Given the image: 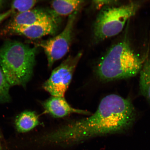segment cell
I'll use <instances>...</instances> for the list:
<instances>
[{"instance_id":"obj_10","label":"cell","mask_w":150,"mask_h":150,"mask_svg":"<svg viewBox=\"0 0 150 150\" xmlns=\"http://www.w3.org/2000/svg\"><path fill=\"white\" fill-rule=\"evenodd\" d=\"M83 1L76 0H58L51 3L52 11L56 16H67L78 11L84 3Z\"/></svg>"},{"instance_id":"obj_1","label":"cell","mask_w":150,"mask_h":150,"mask_svg":"<svg viewBox=\"0 0 150 150\" xmlns=\"http://www.w3.org/2000/svg\"><path fill=\"white\" fill-rule=\"evenodd\" d=\"M136 111L130 99L110 94L101 100L89 117L66 125L65 135L76 145L91 139L124 132L132 126Z\"/></svg>"},{"instance_id":"obj_2","label":"cell","mask_w":150,"mask_h":150,"mask_svg":"<svg viewBox=\"0 0 150 150\" xmlns=\"http://www.w3.org/2000/svg\"><path fill=\"white\" fill-rule=\"evenodd\" d=\"M37 47L7 40L0 46V67L10 86L25 87L33 76Z\"/></svg>"},{"instance_id":"obj_7","label":"cell","mask_w":150,"mask_h":150,"mask_svg":"<svg viewBox=\"0 0 150 150\" xmlns=\"http://www.w3.org/2000/svg\"><path fill=\"white\" fill-rule=\"evenodd\" d=\"M58 16L52 11L42 9H32L27 12L13 15L1 31L2 35H8L15 29L26 27L43 21Z\"/></svg>"},{"instance_id":"obj_9","label":"cell","mask_w":150,"mask_h":150,"mask_svg":"<svg viewBox=\"0 0 150 150\" xmlns=\"http://www.w3.org/2000/svg\"><path fill=\"white\" fill-rule=\"evenodd\" d=\"M43 106L46 112L56 118L62 117L71 113L90 115V112L73 108L64 97L52 96L45 101Z\"/></svg>"},{"instance_id":"obj_12","label":"cell","mask_w":150,"mask_h":150,"mask_svg":"<svg viewBox=\"0 0 150 150\" xmlns=\"http://www.w3.org/2000/svg\"><path fill=\"white\" fill-rule=\"evenodd\" d=\"M140 74V93L150 103V59L143 64Z\"/></svg>"},{"instance_id":"obj_17","label":"cell","mask_w":150,"mask_h":150,"mask_svg":"<svg viewBox=\"0 0 150 150\" xmlns=\"http://www.w3.org/2000/svg\"><path fill=\"white\" fill-rule=\"evenodd\" d=\"M4 2V1H0V7H1L3 4Z\"/></svg>"},{"instance_id":"obj_11","label":"cell","mask_w":150,"mask_h":150,"mask_svg":"<svg viewBox=\"0 0 150 150\" xmlns=\"http://www.w3.org/2000/svg\"><path fill=\"white\" fill-rule=\"evenodd\" d=\"M38 117L34 112H24L20 114L16 120V125L19 132H28L39 124Z\"/></svg>"},{"instance_id":"obj_13","label":"cell","mask_w":150,"mask_h":150,"mask_svg":"<svg viewBox=\"0 0 150 150\" xmlns=\"http://www.w3.org/2000/svg\"><path fill=\"white\" fill-rule=\"evenodd\" d=\"M38 1L35 0L15 1L11 4L12 14L16 15L31 10Z\"/></svg>"},{"instance_id":"obj_14","label":"cell","mask_w":150,"mask_h":150,"mask_svg":"<svg viewBox=\"0 0 150 150\" xmlns=\"http://www.w3.org/2000/svg\"><path fill=\"white\" fill-rule=\"evenodd\" d=\"M10 86L0 67V103L8 102L11 100L9 94Z\"/></svg>"},{"instance_id":"obj_4","label":"cell","mask_w":150,"mask_h":150,"mask_svg":"<svg viewBox=\"0 0 150 150\" xmlns=\"http://www.w3.org/2000/svg\"><path fill=\"white\" fill-rule=\"evenodd\" d=\"M139 6L138 3L131 2L121 6L103 8L94 27L95 40L99 42L119 34L127 21L136 14Z\"/></svg>"},{"instance_id":"obj_5","label":"cell","mask_w":150,"mask_h":150,"mask_svg":"<svg viewBox=\"0 0 150 150\" xmlns=\"http://www.w3.org/2000/svg\"><path fill=\"white\" fill-rule=\"evenodd\" d=\"M77 14V11L69 16L64 29L59 35L35 44L37 47H40L44 50L50 68H51L55 62L63 58L69 51L72 41Z\"/></svg>"},{"instance_id":"obj_15","label":"cell","mask_w":150,"mask_h":150,"mask_svg":"<svg viewBox=\"0 0 150 150\" xmlns=\"http://www.w3.org/2000/svg\"><path fill=\"white\" fill-rule=\"evenodd\" d=\"M115 1H93V4L96 8L99 9L103 6L114 3Z\"/></svg>"},{"instance_id":"obj_6","label":"cell","mask_w":150,"mask_h":150,"mask_svg":"<svg viewBox=\"0 0 150 150\" xmlns=\"http://www.w3.org/2000/svg\"><path fill=\"white\" fill-rule=\"evenodd\" d=\"M82 56L81 52H79L76 56H69L54 69L50 78L43 85L44 89L52 96L64 97Z\"/></svg>"},{"instance_id":"obj_8","label":"cell","mask_w":150,"mask_h":150,"mask_svg":"<svg viewBox=\"0 0 150 150\" xmlns=\"http://www.w3.org/2000/svg\"><path fill=\"white\" fill-rule=\"evenodd\" d=\"M59 19L56 16L32 25L15 29L10 32L8 35H22L34 40L46 35L55 34L59 28Z\"/></svg>"},{"instance_id":"obj_3","label":"cell","mask_w":150,"mask_h":150,"mask_svg":"<svg viewBox=\"0 0 150 150\" xmlns=\"http://www.w3.org/2000/svg\"><path fill=\"white\" fill-rule=\"evenodd\" d=\"M142 60L126 41L112 46L97 65L99 78L105 82L126 79L140 73L143 67Z\"/></svg>"},{"instance_id":"obj_16","label":"cell","mask_w":150,"mask_h":150,"mask_svg":"<svg viewBox=\"0 0 150 150\" xmlns=\"http://www.w3.org/2000/svg\"><path fill=\"white\" fill-rule=\"evenodd\" d=\"M11 14H12V11L11 9H9L6 12L0 13V23H1L6 19L8 18L9 16H11Z\"/></svg>"}]
</instances>
